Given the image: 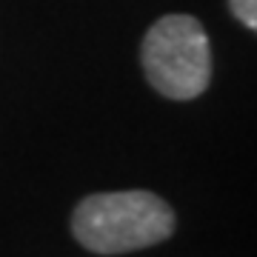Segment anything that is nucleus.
<instances>
[{
    "label": "nucleus",
    "mask_w": 257,
    "mask_h": 257,
    "mask_svg": "<svg viewBox=\"0 0 257 257\" xmlns=\"http://www.w3.org/2000/svg\"><path fill=\"white\" fill-rule=\"evenodd\" d=\"M175 211L155 192H100L77 203L72 234L94 254H126L172 237Z\"/></svg>",
    "instance_id": "obj_1"
},
{
    "label": "nucleus",
    "mask_w": 257,
    "mask_h": 257,
    "mask_svg": "<svg viewBox=\"0 0 257 257\" xmlns=\"http://www.w3.org/2000/svg\"><path fill=\"white\" fill-rule=\"evenodd\" d=\"M140 63L152 89L169 100H194L209 89V35L192 15H166L146 32Z\"/></svg>",
    "instance_id": "obj_2"
},
{
    "label": "nucleus",
    "mask_w": 257,
    "mask_h": 257,
    "mask_svg": "<svg viewBox=\"0 0 257 257\" xmlns=\"http://www.w3.org/2000/svg\"><path fill=\"white\" fill-rule=\"evenodd\" d=\"M229 9L243 26L257 32V0H229Z\"/></svg>",
    "instance_id": "obj_3"
}]
</instances>
